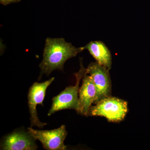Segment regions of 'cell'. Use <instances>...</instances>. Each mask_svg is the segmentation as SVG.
I'll list each match as a JSON object with an SVG mask.
<instances>
[{
    "label": "cell",
    "mask_w": 150,
    "mask_h": 150,
    "mask_svg": "<svg viewBox=\"0 0 150 150\" xmlns=\"http://www.w3.org/2000/svg\"><path fill=\"white\" fill-rule=\"evenodd\" d=\"M84 50L76 48L63 38H48L45 41L43 59L39 65L41 75H49L55 70L63 71L65 62Z\"/></svg>",
    "instance_id": "obj_1"
},
{
    "label": "cell",
    "mask_w": 150,
    "mask_h": 150,
    "mask_svg": "<svg viewBox=\"0 0 150 150\" xmlns=\"http://www.w3.org/2000/svg\"><path fill=\"white\" fill-rule=\"evenodd\" d=\"M80 66L79 71L74 74L76 79V85L67 87L64 90L53 98L52 105L48 113V116H50L57 111L64 109L76 110L77 109L80 83L81 79L86 74V69L84 67L81 60Z\"/></svg>",
    "instance_id": "obj_2"
},
{
    "label": "cell",
    "mask_w": 150,
    "mask_h": 150,
    "mask_svg": "<svg viewBox=\"0 0 150 150\" xmlns=\"http://www.w3.org/2000/svg\"><path fill=\"white\" fill-rule=\"evenodd\" d=\"M128 104L125 100L110 96L91 107L88 115L103 116L111 122H119L126 117Z\"/></svg>",
    "instance_id": "obj_3"
},
{
    "label": "cell",
    "mask_w": 150,
    "mask_h": 150,
    "mask_svg": "<svg viewBox=\"0 0 150 150\" xmlns=\"http://www.w3.org/2000/svg\"><path fill=\"white\" fill-rule=\"evenodd\" d=\"M87 74L91 76L96 89L94 104L111 96V82L109 70L98 62H92L86 69Z\"/></svg>",
    "instance_id": "obj_4"
},
{
    "label": "cell",
    "mask_w": 150,
    "mask_h": 150,
    "mask_svg": "<svg viewBox=\"0 0 150 150\" xmlns=\"http://www.w3.org/2000/svg\"><path fill=\"white\" fill-rule=\"evenodd\" d=\"M28 131L35 140L40 141L45 149H67V146L64 144L67 135L65 125L52 130H36L30 127L28 128Z\"/></svg>",
    "instance_id": "obj_5"
},
{
    "label": "cell",
    "mask_w": 150,
    "mask_h": 150,
    "mask_svg": "<svg viewBox=\"0 0 150 150\" xmlns=\"http://www.w3.org/2000/svg\"><path fill=\"white\" fill-rule=\"evenodd\" d=\"M54 80L53 77L42 83H34L29 89L28 94V104L30 115L31 127L35 126L43 128L47 123L39 120L38 116L36 106L39 104L43 105V101L46 96V90Z\"/></svg>",
    "instance_id": "obj_6"
},
{
    "label": "cell",
    "mask_w": 150,
    "mask_h": 150,
    "mask_svg": "<svg viewBox=\"0 0 150 150\" xmlns=\"http://www.w3.org/2000/svg\"><path fill=\"white\" fill-rule=\"evenodd\" d=\"M35 140L28 131H14L5 137L1 145L4 150H35L38 146Z\"/></svg>",
    "instance_id": "obj_7"
},
{
    "label": "cell",
    "mask_w": 150,
    "mask_h": 150,
    "mask_svg": "<svg viewBox=\"0 0 150 150\" xmlns=\"http://www.w3.org/2000/svg\"><path fill=\"white\" fill-rule=\"evenodd\" d=\"M96 89L89 75L86 74L83 78V82L79 89V102L76 111L79 114L88 116L92 103H94Z\"/></svg>",
    "instance_id": "obj_8"
},
{
    "label": "cell",
    "mask_w": 150,
    "mask_h": 150,
    "mask_svg": "<svg viewBox=\"0 0 150 150\" xmlns=\"http://www.w3.org/2000/svg\"><path fill=\"white\" fill-rule=\"evenodd\" d=\"M100 64L110 70L112 67L111 52L107 46L101 41H91L83 46Z\"/></svg>",
    "instance_id": "obj_9"
},
{
    "label": "cell",
    "mask_w": 150,
    "mask_h": 150,
    "mask_svg": "<svg viewBox=\"0 0 150 150\" xmlns=\"http://www.w3.org/2000/svg\"><path fill=\"white\" fill-rule=\"evenodd\" d=\"M21 0H0V3L3 5L6 6L13 3H18Z\"/></svg>",
    "instance_id": "obj_10"
}]
</instances>
